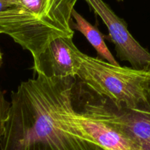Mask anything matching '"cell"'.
<instances>
[{"mask_svg": "<svg viewBox=\"0 0 150 150\" xmlns=\"http://www.w3.org/2000/svg\"><path fill=\"white\" fill-rule=\"evenodd\" d=\"M117 1H123L124 0H117Z\"/></svg>", "mask_w": 150, "mask_h": 150, "instance_id": "11", "label": "cell"}, {"mask_svg": "<svg viewBox=\"0 0 150 150\" xmlns=\"http://www.w3.org/2000/svg\"><path fill=\"white\" fill-rule=\"evenodd\" d=\"M73 92L102 115L141 150H150V100L137 109L117 107L81 81L77 82V79Z\"/></svg>", "mask_w": 150, "mask_h": 150, "instance_id": "3", "label": "cell"}, {"mask_svg": "<svg viewBox=\"0 0 150 150\" xmlns=\"http://www.w3.org/2000/svg\"><path fill=\"white\" fill-rule=\"evenodd\" d=\"M72 17L75 20V23L73 24V28L80 32L86 38L89 44L96 50L98 55L102 57L103 60L111 64L120 66V63L117 61L107 46L104 35L99 29L85 19L75 9L72 12Z\"/></svg>", "mask_w": 150, "mask_h": 150, "instance_id": "7", "label": "cell"}, {"mask_svg": "<svg viewBox=\"0 0 150 150\" xmlns=\"http://www.w3.org/2000/svg\"><path fill=\"white\" fill-rule=\"evenodd\" d=\"M76 118L92 139L104 150H141L102 115L73 92Z\"/></svg>", "mask_w": 150, "mask_h": 150, "instance_id": "5", "label": "cell"}, {"mask_svg": "<svg viewBox=\"0 0 150 150\" xmlns=\"http://www.w3.org/2000/svg\"><path fill=\"white\" fill-rule=\"evenodd\" d=\"M10 102L6 99L4 94L0 88V146L5 132L6 124L8 119Z\"/></svg>", "mask_w": 150, "mask_h": 150, "instance_id": "8", "label": "cell"}, {"mask_svg": "<svg viewBox=\"0 0 150 150\" xmlns=\"http://www.w3.org/2000/svg\"><path fill=\"white\" fill-rule=\"evenodd\" d=\"M0 34H1V30H0ZM2 63H3V54H2V51H1V49H0V68H1V66H2Z\"/></svg>", "mask_w": 150, "mask_h": 150, "instance_id": "10", "label": "cell"}, {"mask_svg": "<svg viewBox=\"0 0 150 150\" xmlns=\"http://www.w3.org/2000/svg\"><path fill=\"white\" fill-rule=\"evenodd\" d=\"M85 1L106 26L117 57L122 61L128 62L134 69H149L150 52L135 39L125 21L119 17L103 0Z\"/></svg>", "mask_w": 150, "mask_h": 150, "instance_id": "4", "label": "cell"}, {"mask_svg": "<svg viewBox=\"0 0 150 150\" xmlns=\"http://www.w3.org/2000/svg\"><path fill=\"white\" fill-rule=\"evenodd\" d=\"M16 7L12 0H0V14Z\"/></svg>", "mask_w": 150, "mask_h": 150, "instance_id": "9", "label": "cell"}, {"mask_svg": "<svg viewBox=\"0 0 150 150\" xmlns=\"http://www.w3.org/2000/svg\"><path fill=\"white\" fill-rule=\"evenodd\" d=\"M76 78L117 107L137 109L150 100V69L115 66L76 50Z\"/></svg>", "mask_w": 150, "mask_h": 150, "instance_id": "2", "label": "cell"}, {"mask_svg": "<svg viewBox=\"0 0 150 150\" xmlns=\"http://www.w3.org/2000/svg\"><path fill=\"white\" fill-rule=\"evenodd\" d=\"M73 38L59 37L51 41L33 60L34 72L51 78H76L79 63L76 59L78 47Z\"/></svg>", "mask_w": 150, "mask_h": 150, "instance_id": "6", "label": "cell"}, {"mask_svg": "<svg viewBox=\"0 0 150 150\" xmlns=\"http://www.w3.org/2000/svg\"><path fill=\"white\" fill-rule=\"evenodd\" d=\"M76 77H36L21 82L11 101L1 150H104L76 118Z\"/></svg>", "mask_w": 150, "mask_h": 150, "instance_id": "1", "label": "cell"}]
</instances>
